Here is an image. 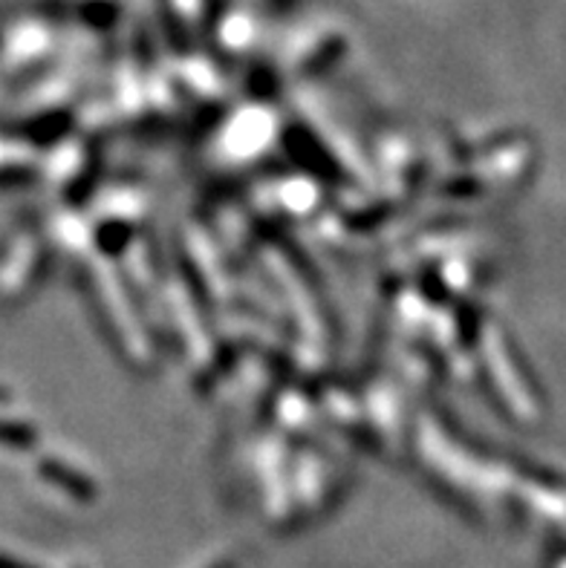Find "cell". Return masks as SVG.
<instances>
[{"label": "cell", "mask_w": 566, "mask_h": 568, "mask_svg": "<svg viewBox=\"0 0 566 568\" xmlns=\"http://www.w3.org/2000/svg\"><path fill=\"white\" fill-rule=\"evenodd\" d=\"M0 568H32V566H23V562L9 560V557H0Z\"/></svg>", "instance_id": "6da1fadb"}]
</instances>
